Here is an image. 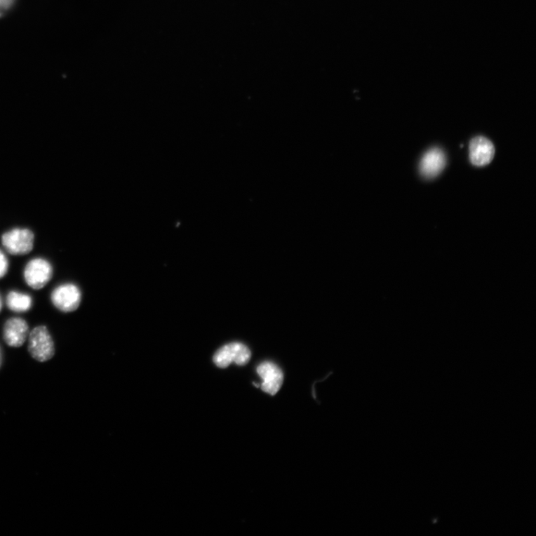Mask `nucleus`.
<instances>
[{"mask_svg": "<svg viewBox=\"0 0 536 536\" xmlns=\"http://www.w3.org/2000/svg\"><path fill=\"white\" fill-rule=\"evenodd\" d=\"M2 309H3V301H2L1 296H0V312H1Z\"/></svg>", "mask_w": 536, "mask_h": 536, "instance_id": "nucleus-14", "label": "nucleus"}, {"mask_svg": "<svg viewBox=\"0 0 536 536\" xmlns=\"http://www.w3.org/2000/svg\"><path fill=\"white\" fill-rule=\"evenodd\" d=\"M2 363H3V353H2L1 347H0V368H1Z\"/></svg>", "mask_w": 536, "mask_h": 536, "instance_id": "nucleus-13", "label": "nucleus"}, {"mask_svg": "<svg viewBox=\"0 0 536 536\" xmlns=\"http://www.w3.org/2000/svg\"><path fill=\"white\" fill-rule=\"evenodd\" d=\"M495 153L493 143L484 137L472 139L469 144V158L471 163L478 167L490 164Z\"/></svg>", "mask_w": 536, "mask_h": 536, "instance_id": "nucleus-7", "label": "nucleus"}, {"mask_svg": "<svg viewBox=\"0 0 536 536\" xmlns=\"http://www.w3.org/2000/svg\"><path fill=\"white\" fill-rule=\"evenodd\" d=\"M446 164L445 153L440 149L434 148L424 154L420 163L422 175L431 179L440 175Z\"/></svg>", "mask_w": 536, "mask_h": 536, "instance_id": "nucleus-9", "label": "nucleus"}, {"mask_svg": "<svg viewBox=\"0 0 536 536\" xmlns=\"http://www.w3.org/2000/svg\"><path fill=\"white\" fill-rule=\"evenodd\" d=\"M251 356L248 347L240 343H232L224 346L215 353L213 361L216 366L226 368L234 362L239 366L247 364Z\"/></svg>", "mask_w": 536, "mask_h": 536, "instance_id": "nucleus-5", "label": "nucleus"}, {"mask_svg": "<svg viewBox=\"0 0 536 536\" xmlns=\"http://www.w3.org/2000/svg\"><path fill=\"white\" fill-rule=\"evenodd\" d=\"M257 373L262 377V389L264 392L274 396L281 388L283 383V373L276 365L264 362L260 365Z\"/></svg>", "mask_w": 536, "mask_h": 536, "instance_id": "nucleus-8", "label": "nucleus"}, {"mask_svg": "<svg viewBox=\"0 0 536 536\" xmlns=\"http://www.w3.org/2000/svg\"><path fill=\"white\" fill-rule=\"evenodd\" d=\"M6 306L9 310L14 312H27L32 309V299L28 295L11 291L6 297Z\"/></svg>", "mask_w": 536, "mask_h": 536, "instance_id": "nucleus-10", "label": "nucleus"}, {"mask_svg": "<svg viewBox=\"0 0 536 536\" xmlns=\"http://www.w3.org/2000/svg\"><path fill=\"white\" fill-rule=\"evenodd\" d=\"M51 301L60 311H75L80 307L81 291L77 286L72 283L60 285L53 290Z\"/></svg>", "mask_w": 536, "mask_h": 536, "instance_id": "nucleus-4", "label": "nucleus"}, {"mask_svg": "<svg viewBox=\"0 0 536 536\" xmlns=\"http://www.w3.org/2000/svg\"><path fill=\"white\" fill-rule=\"evenodd\" d=\"M15 0H0V14L9 9Z\"/></svg>", "mask_w": 536, "mask_h": 536, "instance_id": "nucleus-12", "label": "nucleus"}, {"mask_svg": "<svg viewBox=\"0 0 536 536\" xmlns=\"http://www.w3.org/2000/svg\"><path fill=\"white\" fill-rule=\"evenodd\" d=\"M28 350L31 356L39 362H46L53 358L55 343L46 326H36L29 333Z\"/></svg>", "mask_w": 536, "mask_h": 536, "instance_id": "nucleus-1", "label": "nucleus"}, {"mask_svg": "<svg viewBox=\"0 0 536 536\" xmlns=\"http://www.w3.org/2000/svg\"><path fill=\"white\" fill-rule=\"evenodd\" d=\"M53 267L50 262L36 258L28 262L24 270L27 284L34 290H41L51 281Z\"/></svg>", "mask_w": 536, "mask_h": 536, "instance_id": "nucleus-3", "label": "nucleus"}, {"mask_svg": "<svg viewBox=\"0 0 536 536\" xmlns=\"http://www.w3.org/2000/svg\"><path fill=\"white\" fill-rule=\"evenodd\" d=\"M34 235L29 229L15 228L2 236L3 246L12 255H24L32 252Z\"/></svg>", "mask_w": 536, "mask_h": 536, "instance_id": "nucleus-2", "label": "nucleus"}, {"mask_svg": "<svg viewBox=\"0 0 536 536\" xmlns=\"http://www.w3.org/2000/svg\"><path fill=\"white\" fill-rule=\"evenodd\" d=\"M29 335L27 322L20 318L8 319L4 326V339L10 347L18 348L26 342Z\"/></svg>", "mask_w": 536, "mask_h": 536, "instance_id": "nucleus-6", "label": "nucleus"}, {"mask_svg": "<svg viewBox=\"0 0 536 536\" xmlns=\"http://www.w3.org/2000/svg\"><path fill=\"white\" fill-rule=\"evenodd\" d=\"M8 260L5 253L0 250V279L4 278L8 273Z\"/></svg>", "mask_w": 536, "mask_h": 536, "instance_id": "nucleus-11", "label": "nucleus"}]
</instances>
